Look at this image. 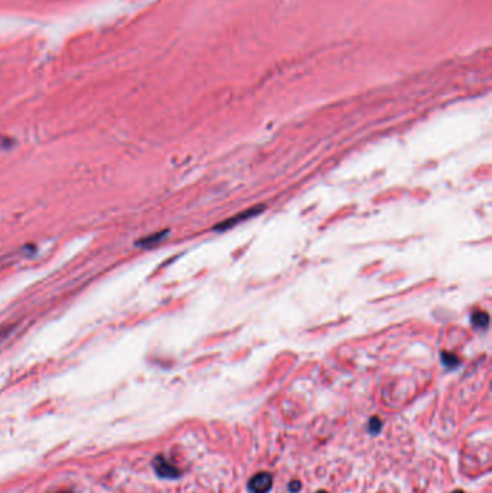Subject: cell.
Masks as SVG:
<instances>
[{
	"label": "cell",
	"mask_w": 492,
	"mask_h": 493,
	"mask_svg": "<svg viewBox=\"0 0 492 493\" xmlns=\"http://www.w3.org/2000/svg\"><path fill=\"white\" fill-rule=\"evenodd\" d=\"M273 486V477L270 473H259L248 482L250 493H267Z\"/></svg>",
	"instance_id": "cell-1"
},
{
	"label": "cell",
	"mask_w": 492,
	"mask_h": 493,
	"mask_svg": "<svg viewBox=\"0 0 492 493\" xmlns=\"http://www.w3.org/2000/svg\"><path fill=\"white\" fill-rule=\"evenodd\" d=\"M153 469H155V472L158 473V476L164 477V479H175V477H179V470H178L172 463H169L164 456H156V457H155V460H153Z\"/></svg>",
	"instance_id": "cell-2"
},
{
	"label": "cell",
	"mask_w": 492,
	"mask_h": 493,
	"mask_svg": "<svg viewBox=\"0 0 492 493\" xmlns=\"http://www.w3.org/2000/svg\"><path fill=\"white\" fill-rule=\"evenodd\" d=\"M262 209H264V207H257V208H253V209H247V211L241 212L240 215H237V217H234V218L221 222V225H219L217 229H227V228H231L232 225L238 223L240 221H244V219H248L251 218V217H254V215L259 214V211H262Z\"/></svg>",
	"instance_id": "cell-3"
},
{
	"label": "cell",
	"mask_w": 492,
	"mask_h": 493,
	"mask_svg": "<svg viewBox=\"0 0 492 493\" xmlns=\"http://www.w3.org/2000/svg\"><path fill=\"white\" fill-rule=\"evenodd\" d=\"M472 323H474L476 328L481 329L488 328V325H490V316H488V313H485V312H475V313L472 315Z\"/></svg>",
	"instance_id": "cell-4"
},
{
	"label": "cell",
	"mask_w": 492,
	"mask_h": 493,
	"mask_svg": "<svg viewBox=\"0 0 492 493\" xmlns=\"http://www.w3.org/2000/svg\"><path fill=\"white\" fill-rule=\"evenodd\" d=\"M442 361H443L444 366H447V368H455L459 364L458 358L452 353H442Z\"/></svg>",
	"instance_id": "cell-5"
},
{
	"label": "cell",
	"mask_w": 492,
	"mask_h": 493,
	"mask_svg": "<svg viewBox=\"0 0 492 493\" xmlns=\"http://www.w3.org/2000/svg\"><path fill=\"white\" fill-rule=\"evenodd\" d=\"M164 237V234L162 232V234H158V235H155V237H149V238H146V239H143V241H140V244L142 245H150V244H155V242H158V241H161L162 238Z\"/></svg>",
	"instance_id": "cell-6"
},
{
	"label": "cell",
	"mask_w": 492,
	"mask_h": 493,
	"mask_svg": "<svg viewBox=\"0 0 492 493\" xmlns=\"http://www.w3.org/2000/svg\"><path fill=\"white\" fill-rule=\"evenodd\" d=\"M370 430L373 431V433H378L380 430H381V421H380V418H377V417H374V418H371V421H370Z\"/></svg>",
	"instance_id": "cell-7"
},
{
	"label": "cell",
	"mask_w": 492,
	"mask_h": 493,
	"mask_svg": "<svg viewBox=\"0 0 492 493\" xmlns=\"http://www.w3.org/2000/svg\"><path fill=\"white\" fill-rule=\"evenodd\" d=\"M289 489H290V492H293V493L299 492V491H300V482H297V480H296V482H295V480H293V482H290V485H289Z\"/></svg>",
	"instance_id": "cell-8"
},
{
	"label": "cell",
	"mask_w": 492,
	"mask_h": 493,
	"mask_svg": "<svg viewBox=\"0 0 492 493\" xmlns=\"http://www.w3.org/2000/svg\"><path fill=\"white\" fill-rule=\"evenodd\" d=\"M316 493H327V492H316Z\"/></svg>",
	"instance_id": "cell-9"
},
{
	"label": "cell",
	"mask_w": 492,
	"mask_h": 493,
	"mask_svg": "<svg viewBox=\"0 0 492 493\" xmlns=\"http://www.w3.org/2000/svg\"><path fill=\"white\" fill-rule=\"evenodd\" d=\"M455 493H463V492H455Z\"/></svg>",
	"instance_id": "cell-10"
},
{
	"label": "cell",
	"mask_w": 492,
	"mask_h": 493,
	"mask_svg": "<svg viewBox=\"0 0 492 493\" xmlns=\"http://www.w3.org/2000/svg\"><path fill=\"white\" fill-rule=\"evenodd\" d=\"M64 493H68V492H64Z\"/></svg>",
	"instance_id": "cell-11"
}]
</instances>
